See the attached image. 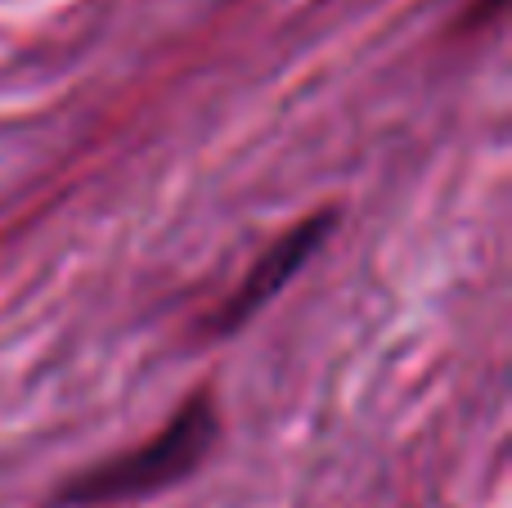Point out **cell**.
<instances>
[{"instance_id": "6da1fadb", "label": "cell", "mask_w": 512, "mask_h": 508, "mask_svg": "<svg viewBox=\"0 0 512 508\" xmlns=\"http://www.w3.org/2000/svg\"><path fill=\"white\" fill-rule=\"evenodd\" d=\"M221 437V414L207 396L180 405V414L158 432L153 441L135 446L131 455H117L108 464L90 468V473L72 477L59 491L63 508H99V504H122L140 500V495L167 491V486L185 482L198 464L207 459V450Z\"/></svg>"}, {"instance_id": "7a4b0ae2", "label": "cell", "mask_w": 512, "mask_h": 508, "mask_svg": "<svg viewBox=\"0 0 512 508\" xmlns=\"http://www.w3.org/2000/svg\"><path fill=\"white\" fill-rule=\"evenodd\" d=\"M333 225H337V216L333 212H315L310 221H297L283 239H274L270 248L261 252V261L248 270V279H243L239 288H234V297L216 311V320L207 324L212 333H234V329H243V324L252 320L256 311H261L265 302H270L274 293H279L283 284H288L292 275H297L301 266L310 261V252L319 248V243L333 234Z\"/></svg>"}]
</instances>
